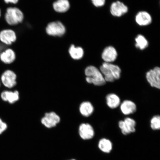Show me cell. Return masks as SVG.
Here are the masks:
<instances>
[{
	"mask_svg": "<svg viewBox=\"0 0 160 160\" xmlns=\"http://www.w3.org/2000/svg\"><path fill=\"white\" fill-rule=\"evenodd\" d=\"M68 52L71 58L75 60L82 59L84 54V51L82 48L80 47H76L74 45L70 46Z\"/></svg>",
	"mask_w": 160,
	"mask_h": 160,
	"instance_id": "d6986e66",
	"label": "cell"
},
{
	"mask_svg": "<svg viewBox=\"0 0 160 160\" xmlns=\"http://www.w3.org/2000/svg\"><path fill=\"white\" fill-rule=\"evenodd\" d=\"M99 70L106 82H113L121 78V68L118 66L112 63H103Z\"/></svg>",
	"mask_w": 160,
	"mask_h": 160,
	"instance_id": "6da1fadb",
	"label": "cell"
},
{
	"mask_svg": "<svg viewBox=\"0 0 160 160\" xmlns=\"http://www.w3.org/2000/svg\"><path fill=\"white\" fill-rule=\"evenodd\" d=\"M67 29L65 26L59 21L51 22L46 27V32L53 37H62L64 35Z\"/></svg>",
	"mask_w": 160,
	"mask_h": 160,
	"instance_id": "277c9868",
	"label": "cell"
},
{
	"mask_svg": "<svg viewBox=\"0 0 160 160\" xmlns=\"http://www.w3.org/2000/svg\"><path fill=\"white\" fill-rule=\"evenodd\" d=\"M135 41L136 47L140 50L145 49L148 46V42L144 36L142 35H138L136 38Z\"/></svg>",
	"mask_w": 160,
	"mask_h": 160,
	"instance_id": "7402d4cb",
	"label": "cell"
},
{
	"mask_svg": "<svg viewBox=\"0 0 160 160\" xmlns=\"http://www.w3.org/2000/svg\"><path fill=\"white\" fill-rule=\"evenodd\" d=\"M1 98L3 101L13 104L19 101L20 93L17 90L14 91L5 90L1 93Z\"/></svg>",
	"mask_w": 160,
	"mask_h": 160,
	"instance_id": "7c38bea8",
	"label": "cell"
},
{
	"mask_svg": "<svg viewBox=\"0 0 160 160\" xmlns=\"http://www.w3.org/2000/svg\"><path fill=\"white\" fill-rule=\"evenodd\" d=\"M120 109L123 114L128 115L135 113L137 110V105L133 101L125 100L120 104Z\"/></svg>",
	"mask_w": 160,
	"mask_h": 160,
	"instance_id": "9a60e30c",
	"label": "cell"
},
{
	"mask_svg": "<svg viewBox=\"0 0 160 160\" xmlns=\"http://www.w3.org/2000/svg\"><path fill=\"white\" fill-rule=\"evenodd\" d=\"M79 111L80 114L85 117H88L91 116L94 111L93 106L89 101H84L79 105Z\"/></svg>",
	"mask_w": 160,
	"mask_h": 160,
	"instance_id": "ac0fdd59",
	"label": "cell"
},
{
	"mask_svg": "<svg viewBox=\"0 0 160 160\" xmlns=\"http://www.w3.org/2000/svg\"><path fill=\"white\" fill-rule=\"evenodd\" d=\"M7 4H16L18 2L19 0H3Z\"/></svg>",
	"mask_w": 160,
	"mask_h": 160,
	"instance_id": "484cf974",
	"label": "cell"
},
{
	"mask_svg": "<svg viewBox=\"0 0 160 160\" xmlns=\"http://www.w3.org/2000/svg\"><path fill=\"white\" fill-rule=\"evenodd\" d=\"M86 81L89 84L102 86L106 83L104 78L100 70L93 66H88L85 70Z\"/></svg>",
	"mask_w": 160,
	"mask_h": 160,
	"instance_id": "7a4b0ae2",
	"label": "cell"
},
{
	"mask_svg": "<svg viewBox=\"0 0 160 160\" xmlns=\"http://www.w3.org/2000/svg\"><path fill=\"white\" fill-rule=\"evenodd\" d=\"M24 19L23 12L19 8L10 7L6 10L5 19L6 22L10 26H14L22 22Z\"/></svg>",
	"mask_w": 160,
	"mask_h": 160,
	"instance_id": "3957f363",
	"label": "cell"
},
{
	"mask_svg": "<svg viewBox=\"0 0 160 160\" xmlns=\"http://www.w3.org/2000/svg\"><path fill=\"white\" fill-rule=\"evenodd\" d=\"M16 57L15 52L11 48L6 49L0 53V60L6 65H10L13 63Z\"/></svg>",
	"mask_w": 160,
	"mask_h": 160,
	"instance_id": "5bb4252c",
	"label": "cell"
},
{
	"mask_svg": "<svg viewBox=\"0 0 160 160\" xmlns=\"http://www.w3.org/2000/svg\"><path fill=\"white\" fill-rule=\"evenodd\" d=\"M1 81H0V87H1Z\"/></svg>",
	"mask_w": 160,
	"mask_h": 160,
	"instance_id": "f1b7e54d",
	"label": "cell"
},
{
	"mask_svg": "<svg viewBox=\"0 0 160 160\" xmlns=\"http://www.w3.org/2000/svg\"><path fill=\"white\" fill-rule=\"evenodd\" d=\"M146 78L151 87L160 89V68L155 67L146 73Z\"/></svg>",
	"mask_w": 160,
	"mask_h": 160,
	"instance_id": "52a82bcc",
	"label": "cell"
},
{
	"mask_svg": "<svg viewBox=\"0 0 160 160\" xmlns=\"http://www.w3.org/2000/svg\"><path fill=\"white\" fill-rule=\"evenodd\" d=\"M17 39V35L13 29H7L0 32V41L6 45H11L15 43Z\"/></svg>",
	"mask_w": 160,
	"mask_h": 160,
	"instance_id": "9c48e42d",
	"label": "cell"
},
{
	"mask_svg": "<svg viewBox=\"0 0 160 160\" xmlns=\"http://www.w3.org/2000/svg\"><path fill=\"white\" fill-rule=\"evenodd\" d=\"M136 125L135 120L129 117L125 118L123 121H119L118 123L122 133L125 135L135 132Z\"/></svg>",
	"mask_w": 160,
	"mask_h": 160,
	"instance_id": "ba28073f",
	"label": "cell"
},
{
	"mask_svg": "<svg viewBox=\"0 0 160 160\" xmlns=\"http://www.w3.org/2000/svg\"><path fill=\"white\" fill-rule=\"evenodd\" d=\"M8 128L7 124L4 122L0 118V135L2 134L7 131Z\"/></svg>",
	"mask_w": 160,
	"mask_h": 160,
	"instance_id": "cb8c5ba5",
	"label": "cell"
},
{
	"mask_svg": "<svg viewBox=\"0 0 160 160\" xmlns=\"http://www.w3.org/2000/svg\"><path fill=\"white\" fill-rule=\"evenodd\" d=\"M1 79L4 86L8 89L13 88L17 84V75L12 70H6L2 74Z\"/></svg>",
	"mask_w": 160,
	"mask_h": 160,
	"instance_id": "8992f818",
	"label": "cell"
},
{
	"mask_svg": "<svg viewBox=\"0 0 160 160\" xmlns=\"http://www.w3.org/2000/svg\"><path fill=\"white\" fill-rule=\"evenodd\" d=\"M118 53L112 46H108L105 48L102 54V59L104 62L112 63L117 59Z\"/></svg>",
	"mask_w": 160,
	"mask_h": 160,
	"instance_id": "4fadbf2b",
	"label": "cell"
},
{
	"mask_svg": "<svg viewBox=\"0 0 160 160\" xmlns=\"http://www.w3.org/2000/svg\"><path fill=\"white\" fill-rule=\"evenodd\" d=\"M93 5L97 7H101L104 5L106 0H91Z\"/></svg>",
	"mask_w": 160,
	"mask_h": 160,
	"instance_id": "d4e9b609",
	"label": "cell"
},
{
	"mask_svg": "<svg viewBox=\"0 0 160 160\" xmlns=\"http://www.w3.org/2000/svg\"><path fill=\"white\" fill-rule=\"evenodd\" d=\"M135 21L139 26H147L152 23V18L148 12L140 11L136 16Z\"/></svg>",
	"mask_w": 160,
	"mask_h": 160,
	"instance_id": "e0dca14e",
	"label": "cell"
},
{
	"mask_svg": "<svg viewBox=\"0 0 160 160\" xmlns=\"http://www.w3.org/2000/svg\"><path fill=\"white\" fill-rule=\"evenodd\" d=\"M53 9L58 13H65L69 11L71 7L69 0H56L52 4Z\"/></svg>",
	"mask_w": 160,
	"mask_h": 160,
	"instance_id": "2e32d148",
	"label": "cell"
},
{
	"mask_svg": "<svg viewBox=\"0 0 160 160\" xmlns=\"http://www.w3.org/2000/svg\"><path fill=\"white\" fill-rule=\"evenodd\" d=\"M106 102L107 105L110 108H117L121 104V99L116 94L109 93L106 96Z\"/></svg>",
	"mask_w": 160,
	"mask_h": 160,
	"instance_id": "ffe728a7",
	"label": "cell"
},
{
	"mask_svg": "<svg viewBox=\"0 0 160 160\" xmlns=\"http://www.w3.org/2000/svg\"><path fill=\"white\" fill-rule=\"evenodd\" d=\"M1 15H2V13H1V9H0V18H1Z\"/></svg>",
	"mask_w": 160,
	"mask_h": 160,
	"instance_id": "4316f807",
	"label": "cell"
},
{
	"mask_svg": "<svg viewBox=\"0 0 160 160\" xmlns=\"http://www.w3.org/2000/svg\"><path fill=\"white\" fill-rule=\"evenodd\" d=\"M150 125L152 129L158 130L160 129V116L155 115L152 118L150 121Z\"/></svg>",
	"mask_w": 160,
	"mask_h": 160,
	"instance_id": "603a6c76",
	"label": "cell"
},
{
	"mask_svg": "<svg viewBox=\"0 0 160 160\" xmlns=\"http://www.w3.org/2000/svg\"><path fill=\"white\" fill-rule=\"evenodd\" d=\"M77 160L75 159H69V160Z\"/></svg>",
	"mask_w": 160,
	"mask_h": 160,
	"instance_id": "83f0119b",
	"label": "cell"
},
{
	"mask_svg": "<svg viewBox=\"0 0 160 160\" xmlns=\"http://www.w3.org/2000/svg\"><path fill=\"white\" fill-rule=\"evenodd\" d=\"M78 133L81 138L84 140L92 139L95 135L94 130L88 123L81 124L79 127Z\"/></svg>",
	"mask_w": 160,
	"mask_h": 160,
	"instance_id": "30bf717a",
	"label": "cell"
},
{
	"mask_svg": "<svg viewBox=\"0 0 160 160\" xmlns=\"http://www.w3.org/2000/svg\"><path fill=\"white\" fill-rule=\"evenodd\" d=\"M128 8L123 2L119 1L114 2L110 8L111 14L115 17H121L128 12Z\"/></svg>",
	"mask_w": 160,
	"mask_h": 160,
	"instance_id": "8fae6325",
	"label": "cell"
},
{
	"mask_svg": "<svg viewBox=\"0 0 160 160\" xmlns=\"http://www.w3.org/2000/svg\"><path fill=\"white\" fill-rule=\"evenodd\" d=\"M113 145L110 140L102 138L100 139L98 143L99 149L105 153H109L112 149Z\"/></svg>",
	"mask_w": 160,
	"mask_h": 160,
	"instance_id": "44dd1931",
	"label": "cell"
},
{
	"mask_svg": "<svg viewBox=\"0 0 160 160\" xmlns=\"http://www.w3.org/2000/svg\"><path fill=\"white\" fill-rule=\"evenodd\" d=\"M61 121V117L54 111L45 113L41 120L42 124L48 129H52L57 127Z\"/></svg>",
	"mask_w": 160,
	"mask_h": 160,
	"instance_id": "5b68a950",
	"label": "cell"
}]
</instances>
